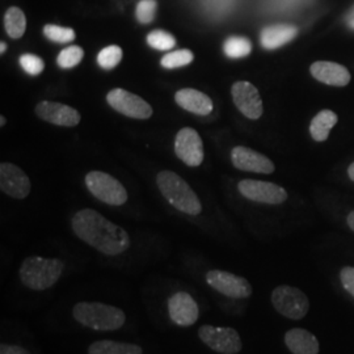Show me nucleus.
<instances>
[{"mask_svg": "<svg viewBox=\"0 0 354 354\" xmlns=\"http://www.w3.org/2000/svg\"><path fill=\"white\" fill-rule=\"evenodd\" d=\"M71 228L77 239L106 257L122 256L131 247L127 230L93 209H82L73 215Z\"/></svg>", "mask_w": 354, "mask_h": 354, "instance_id": "f257e3e1", "label": "nucleus"}, {"mask_svg": "<svg viewBox=\"0 0 354 354\" xmlns=\"http://www.w3.org/2000/svg\"><path fill=\"white\" fill-rule=\"evenodd\" d=\"M71 317L77 326L95 332H114L127 324V314L113 304L80 301L73 306Z\"/></svg>", "mask_w": 354, "mask_h": 354, "instance_id": "f03ea898", "label": "nucleus"}, {"mask_svg": "<svg viewBox=\"0 0 354 354\" xmlns=\"http://www.w3.org/2000/svg\"><path fill=\"white\" fill-rule=\"evenodd\" d=\"M66 264L58 257L29 256L19 268V281L30 291H48L62 279Z\"/></svg>", "mask_w": 354, "mask_h": 354, "instance_id": "7ed1b4c3", "label": "nucleus"}, {"mask_svg": "<svg viewBox=\"0 0 354 354\" xmlns=\"http://www.w3.org/2000/svg\"><path fill=\"white\" fill-rule=\"evenodd\" d=\"M159 192L177 212L189 216H198L203 210V203L189 184L175 172L163 171L156 176Z\"/></svg>", "mask_w": 354, "mask_h": 354, "instance_id": "20e7f679", "label": "nucleus"}, {"mask_svg": "<svg viewBox=\"0 0 354 354\" xmlns=\"http://www.w3.org/2000/svg\"><path fill=\"white\" fill-rule=\"evenodd\" d=\"M203 282L216 295L230 301H244L252 295L250 281L227 270L209 269L203 273Z\"/></svg>", "mask_w": 354, "mask_h": 354, "instance_id": "39448f33", "label": "nucleus"}, {"mask_svg": "<svg viewBox=\"0 0 354 354\" xmlns=\"http://www.w3.org/2000/svg\"><path fill=\"white\" fill-rule=\"evenodd\" d=\"M165 314L174 326L189 328L198 322L201 308L189 291L177 290L168 295L165 301Z\"/></svg>", "mask_w": 354, "mask_h": 354, "instance_id": "423d86ee", "label": "nucleus"}, {"mask_svg": "<svg viewBox=\"0 0 354 354\" xmlns=\"http://www.w3.org/2000/svg\"><path fill=\"white\" fill-rule=\"evenodd\" d=\"M270 302L281 317L290 320H301L310 311V301L304 291L289 285H279L272 291Z\"/></svg>", "mask_w": 354, "mask_h": 354, "instance_id": "0eeeda50", "label": "nucleus"}, {"mask_svg": "<svg viewBox=\"0 0 354 354\" xmlns=\"http://www.w3.org/2000/svg\"><path fill=\"white\" fill-rule=\"evenodd\" d=\"M86 185L89 193L105 205L122 206L127 203L129 194L125 187L109 174L92 171L86 176Z\"/></svg>", "mask_w": 354, "mask_h": 354, "instance_id": "6e6552de", "label": "nucleus"}, {"mask_svg": "<svg viewBox=\"0 0 354 354\" xmlns=\"http://www.w3.org/2000/svg\"><path fill=\"white\" fill-rule=\"evenodd\" d=\"M197 336L206 348L216 354H239L243 349L241 335L236 329L203 324Z\"/></svg>", "mask_w": 354, "mask_h": 354, "instance_id": "1a4fd4ad", "label": "nucleus"}, {"mask_svg": "<svg viewBox=\"0 0 354 354\" xmlns=\"http://www.w3.org/2000/svg\"><path fill=\"white\" fill-rule=\"evenodd\" d=\"M238 190L244 198L266 205H279L289 197L288 192L282 187L260 180H241L238 184Z\"/></svg>", "mask_w": 354, "mask_h": 354, "instance_id": "9d476101", "label": "nucleus"}, {"mask_svg": "<svg viewBox=\"0 0 354 354\" xmlns=\"http://www.w3.org/2000/svg\"><path fill=\"white\" fill-rule=\"evenodd\" d=\"M106 102L114 111L130 118L147 120L151 117L153 112L149 102H145L142 97L129 92L127 89H112L106 95Z\"/></svg>", "mask_w": 354, "mask_h": 354, "instance_id": "9b49d317", "label": "nucleus"}, {"mask_svg": "<svg viewBox=\"0 0 354 354\" xmlns=\"http://www.w3.org/2000/svg\"><path fill=\"white\" fill-rule=\"evenodd\" d=\"M177 158L189 167H198L203 162V143L200 134L192 129L184 127L177 133L175 140Z\"/></svg>", "mask_w": 354, "mask_h": 354, "instance_id": "f8f14e48", "label": "nucleus"}, {"mask_svg": "<svg viewBox=\"0 0 354 354\" xmlns=\"http://www.w3.org/2000/svg\"><path fill=\"white\" fill-rule=\"evenodd\" d=\"M231 95L236 108L250 120H259L263 112V100L256 88L250 82H236L232 88Z\"/></svg>", "mask_w": 354, "mask_h": 354, "instance_id": "ddd939ff", "label": "nucleus"}, {"mask_svg": "<svg viewBox=\"0 0 354 354\" xmlns=\"http://www.w3.org/2000/svg\"><path fill=\"white\" fill-rule=\"evenodd\" d=\"M0 189L16 200H24L30 193V180L26 172L11 163L0 165Z\"/></svg>", "mask_w": 354, "mask_h": 354, "instance_id": "4468645a", "label": "nucleus"}, {"mask_svg": "<svg viewBox=\"0 0 354 354\" xmlns=\"http://www.w3.org/2000/svg\"><path fill=\"white\" fill-rule=\"evenodd\" d=\"M231 160L235 168L245 172L269 175L274 171V165L270 159H268L263 153L253 151L244 146H238L232 150Z\"/></svg>", "mask_w": 354, "mask_h": 354, "instance_id": "2eb2a0df", "label": "nucleus"}, {"mask_svg": "<svg viewBox=\"0 0 354 354\" xmlns=\"http://www.w3.org/2000/svg\"><path fill=\"white\" fill-rule=\"evenodd\" d=\"M36 113L44 121L58 127H76L80 122L79 112L61 102H41L36 106Z\"/></svg>", "mask_w": 354, "mask_h": 354, "instance_id": "dca6fc26", "label": "nucleus"}, {"mask_svg": "<svg viewBox=\"0 0 354 354\" xmlns=\"http://www.w3.org/2000/svg\"><path fill=\"white\" fill-rule=\"evenodd\" d=\"M310 73L317 82L333 87H345L352 77L345 66L328 61H317L311 64Z\"/></svg>", "mask_w": 354, "mask_h": 354, "instance_id": "f3484780", "label": "nucleus"}, {"mask_svg": "<svg viewBox=\"0 0 354 354\" xmlns=\"http://www.w3.org/2000/svg\"><path fill=\"white\" fill-rule=\"evenodd\" d=\"M177 105L184 111L198 115H207L213 112V100L201 91L194 88H184L177 91L175 95Z\"/></svg>", "mask_w": 354, "mask_h": 354, "instance_id": "a211bd4d", "label": "nucleus"}, {"mask_svg": "<svg viewBox=\"0 0 354 354\" xmlns=\"http://www.w3.org/2000/svg\"><path fill=\"white\" fill-rule=\"evenodd\" d=\"M285 345L291 354H319L320 345L314 333L304 328H291L285 333Z\"/></svg>", "mask_w": 354, "mask_h": 354, "instance_id": "6ab92c4d", "label": "nucleus"}, {"mask_svg": "<svg viewBox=\"0 0 354 354\" xmlns=\"http://www.w3.org/2000/svg\"><path fill=\"white\" fill-rule=\"evenodd\" d=\"M298 33V29L292 26H272L263 29L260 41L266 50H273L290 42Z\"/></svg>", "mask_w": 354, "mask_h": 354, "instance_id": "aec40b11", "label": "nucleus"}, {"mask_svg": "<svg viewBox=\"0 0 354 354\" xmlns=\"http://www.w3.org/2000/svg\"><path fill=\"white\" fill-rule=\"evenodd\" d=\"M87 354H145V349L136 342L102 339L91 342Z\"/></svg>", "mask_w": 354, "mask_h": 354, "instance_id": "412c9836", "label": "nucleus"}, {"mask_svg": "<svg viewBox=\"0 0 354 354\" xmlns=\"http://www.w3.org/2000/svg\"><path fill=\"white\" fill-rule=\"evenodd\" d=\"M339 121L337 114L329 109L320 111L319 113L313 118L310 125V134L317 142H324L328 140L329 131L335 127Z\"/></svg>", "mask_w": 354, "mask_h": 354, "instance_id": "4be33fe9", "label": "nucleus"}, {"mask_svg": "<svg viewBox=\"0 0 354 354\" xmlns=\"http://www.w3.org/2000/svg\"><path fill=\"white\" fill-rule=\"evenodd\" d=\"M4 28L7 35L13 39L23 37L26 30V17L24 12L17 7L8 8L4 16Z\"/></svg>", "mask_w": 354, "mask_h": 354, "instance_id": "5701e85b", "label": "nucleus"}, {"mask_svg": "<svg viewBox=\"0 0 354 354\" xmlns=\"http://www.w3.org/2000/svg\"><path fill=\"white\" fill-rule=\"evenodd\" d=\"M252 50V45L250 39L245 37H230L225 42V54L231 59H238L247 57Z\"/></svg>", "mask_w": 354, "mask_h": 354, "instance_id": "b1692460", "label": "nucleus"}, {"mask_svg": "<svg viewBox=\"0 0 354 354\" xmlns=\"http://www.w3.org/2000/svg\"><path fill=\"white\" fill-rule=\"evenodd\" d=\"M194 59V55L192 51L188 49H181V50L172 51L165 54L162 58V66L168 70H174L178 67H184L192 64Z\"/></svg>", "mask_w": 354, "mask_h": 354, "instance_id": "393cba45", "label": "nucleus"}, {"mask_svg": "<svg viewBox=\"0 0 354 354\" xmlns=\"http://www.w3.org/2000/svg\"><path fill=\"white\" fill-rule=\"evenodd\" d=\"M83 57H84V50L80 46H68V48H64V50L58 54L57 64L64 70L74 68L82 62Z\"/></svg>", "mask_w": 354, "mask_h": 354, "instance_id": "a878e982", "label": "nucleus"}, {"mask_svg": "<svg viewBox=\"0 0 354 354\" xmlns=\"http://www.w3.org/2000/svg\"><path fill=\"white\" fill-rule=\"evenodd\" d=\"M122 61V49L117 45L104 48L97 55V64L104 70H112Z\"/></svg>", "mask_w": 354, "mask_h": 354, "instance_id": "bb28decb", "label": "nucleus"}, {"mask_svg": "<svg viewBox=\"0 0 354 354\" xmlns=\"http://www.w3.org/2000/svg\"><path fill=\"white\" fill-rule=\"evenodd\" d=\"M44 35L48 39L57 44H68L75 39V32L71 28L48 24L44 28Z\"/></svg>", "mask_w": 354, "mask_h": 354, "instance_id": "cd10ccee", "label": "nucleus"}, {"mask_svg": "<svg viewBox=\"0 0 354 354\" xmlns=\"http://www.w3.org/2000/svg\"><path fill=\"white\" fill-rule=\"evenodd\" d=\"M147 44L156 50H171L176 45V39L165 30H153L147 36Z\"/></svg>", "mask_w": 354, "mask_h": 354, "instance_id": "c85d7f7f", "label": "nucleus"}, {"mask_svg": "<svg viewBox=\"0 0 354 354\" xmlns=\"http://www.w3.org/2000/svg\"><path fill=\"white\" fill-rule=\"evenodd\" d=\"M20 66L26 71V74L32 76H37L44 71L45 68V62L42 58L35 54H24L20 57Z\"/></svg>", "mask_w": 354, "mask_h": 354, "instance_id": "c756f323", "label": "nucleus"}, {"mask_svg": "<svg viewBox=\"0 0 354 354\" xmlns=\"http://www.w3.org/2000/svg\"><path fill=\"white\" fill-rule=\"evenodd\" d=\"M156 12V1L155 0H140L137 6V19L142 24H150L155 19Z\"/></svg>", "mask_w": 354, "mask_h": 354, "instance_id": "7c9ffc66", "label": "nucleus"}, {"mask_svg": "<svg viewBox=\"0 0 354 354\" xmlns=\"http://www.w3.org/2000/svg\"><path fill=\"white\" fill-rule=\"evenodd\" d=\"M340 281L342 288L348 291L354 298V268L353 266H344L340 270Z\"/></svg>", "mask_w": 354, "mask_h": 354, "instance_id": "2f4dec72", "label": "nucleus"}, {"mask_svg": "<svg viewBox=\"0 0 354 354\" xmlns=\"http://www.w3.org/2000/svg\"><path fill=\"white\" fill-rule=\"evenodd\" d=\"M0 354H33L26 345L17 342H3L0 344Z\"/></svg>", "mask_w": 354, "mask_h": 354, "instance_id": "473e14b6", "label": "nucleus"}, {"mask_svg": "<svg viewBox=\"0 0 354 354\" xmlns=\"http://www.w3.org/2000/svg\"><path fill=\"white\" fill-rule=\"evenodd\" d=\"M346 223H348L349 228H351V230L354 232V212L349 213V215H348V218H346Z\"/></svg>", "mask_w": 354, "mask_h": 354, "instance_id": "72a5a7b5", "label": "nucleus"}, {"mask_svg": "<svg viewBox=\"0 0 354 354\" xmlns=\"http://www.w3.org/2000/svg\"><path fill=\"white\" fill-rule=\"evenodd\" d=\"M348 175H349V178L354 181V163L349 165V168H348Z\"/></svg>", "mask_w": 354, "mask_h": 354, "instance_id": "f704fd0d", "label": "nucleus"}, {"mask_svg": "<svg viewBox=\"0 0 354 354\" xmlns=\"http://www.w3.org/2000/svg\"><path fill=\"white\" fill-rule=\"evenodd\" d=\"M6 50H7V44H6V42H1V44H0V53L4 54Z\"/></svg>", "mask_w": 354, "mask_h": 354, "instance_id": "c9c22d12", "label": "nucleus"}, {"mask_svg": "<svg viewBox=\"0 0 354 354\" xmlns=\"http://www.w3.org/2000/svg\"><path fill=\"white\" fill-rule=\"evenodd\" d=\"M349 26H352V28H354V15L353 16H351V17H349Z\"/></svg>", "mask_w": 354, "mask_h": 354, "instance_id": "e433bc0d", "label": "nucleus"}, {"mask_svg": "<svg viewBox=\"0 0 354 354\" xmlns=\"http://www.w3.org/2000/svg\"><path fill=\"white\" fill-rule=\"evenodd\" d=\"M0 125H1V127H4V125H6V118H4L3 115L0 117Z\"/></svg>", "mask_w": 354, "mask_h": 354, "instance_id": "4c0bfd02", "label": "nucleus"}]
</instances>
